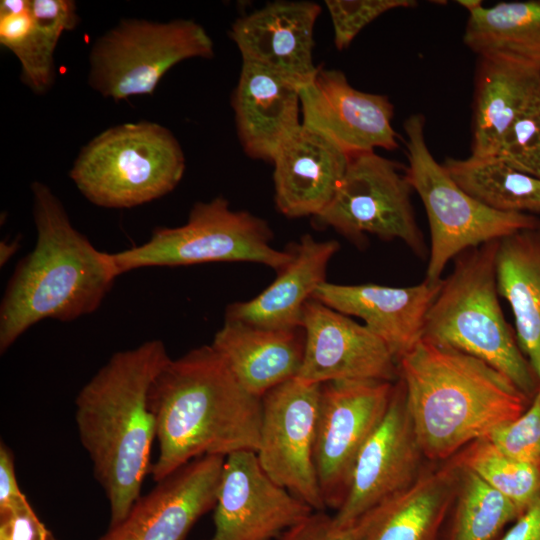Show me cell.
I'll return each instance as SVG.
<instances>
[{"mask_svg":"<svg viewBox=\"0 0 540 540\" xmlns=\"http://www.w3.org/2000/svg\"><path fill=\"white\" fill-rule=\"evenodd\" d=\"M148 400L159 446L150 470L156 482L202 456L258 450L261 398L241 386L211 345L170 358Z\"/></svg>","mask_w":540,"mask_h":540,"instance_id":"6da1fadb","label":"cell"},{"mask_svg":"<svg viewBox=\"0 0 540 540\" xmlns=\"http://www.w3.org/2000/svg\"><path fill=\"white\" fill-rule=\"evenodd\" d=\"M169 360L157 339L116 352L76 397L78 434L108 499L110 526L126 517L150 471L156 423L149 391Z\"/></svg>","mask_w":540,"mask_h":540,"instance_id":"7a4b0ae2","label":"cell"},{"mask_svg":"<svg viewBox=\"0 0 540 540\" xmlns=\"http://www.w3.org/2000/svg\"><path fill=\"white\" fill-rule=\"evenodd\" d=\"M36 243L16 265L0 305V351L36 323L69 322L96 311L119 275L111 253L99 251L71 223L53 191L31 184Z\"/></svg>","mask_w":540,"mask_h":540,"instance_id":"3957f363","label":"cell"},{"mask_svg":"<svg viewBox=\"0 0 540 540\" xmlns=\"http://www.w3.org/2000/svg\"><path fill=\"white\" fill-rule=\"evenodd\" d=\"M425 458L443 462L519 417L531 402L500 371L472 355L421 339L398 361Z\"/></svg>","mask_w":540,"mask_h":540,"instance_id":"277c9868","label":"cell"},{"mask_svg":"<svg viewBox=\"0 0 540 540\" xmlns=\"http://www.w3.org/2000/svg\"><path fill=\"white\" fill-rule=\"evenodd\" d=\"M500 240L468 249L425 317L422 339L472 355L505 375L530 401L539 382L499 302L496 260Z\"/></svg>","mask_w":540,"mask_h":540,"instance_id":"5b68a950","label":"cell"},{"mask_svg":"<svg viewBox=\"0 0 540 540\" xmlns=\"http://www.w3.org/2000/svg\"><path fill=\"white\" fill-rule=\"evenodd\" d=\"M185 156L174 134L150 121L112 126L78 153L69 177L92 204L126 209L159 199L180 183Z\"/></svg>","mask_w":540,"mask_h":540,"instance_id":"8992f818","label":"cell"},{"mask_svg":"<svg viewBox=\"0 0 540 540\" xmlns=\"http://www.w3.org/2000/svg\"><path fill=\"white\" fill-rule=\"evenodd\" d=\"M403 129L408 158L406 177L419 195L429 223L427 280H442L449 261L464 251L539 223L540 219L531 214L492 209L458 185L430 152L423 115H410Z\"/></svg>","mask_w":540,"mask_h":540,"instance_id":"52a82bcc","label":"cell"},{"mask_svg":"<svg viewBox=\"0 0 540 540\" xmlns=\"http://www.w3.org/2000/svg\"><path fill=\"white\" fill-rule=\"evenodd\" d=\"M268 223L247 212L230 208L223 196L197 202L185 224L157 227L141 245L111 253L119 275L159 266H185L209 262H255L279 271L292 257L290 249L271 245Z\"/></svg>","mask_w":540,"mask_h":540,"instance_id":"ba28073f","label":"cell"},{"mask_svg":"<svg viewBox=\"0 0 540 540\" xmlns=\"http://www.w3.org/2000/svg\"><path fill=\"white\" fill-rule=\"evenodd\" d=\"M213 56L212 39L194 20L158 22L126 18L93 43L88 84L114 101L152 94L161 78L177 63Z\"/></svg>","mask_w":540,"mask_h":540,"instance_id":"9c48e42d","label":"cell"},{"mask_svg":"<svg viewBox=\"0 0 540 540\" xmlns=\"http://www.w3.org/2000/svg\"><path fill=\"white\" fill-rule=\"evenodd\" d=\"M412 187L399 165L379 154L350 157L345 176L329 205L314 221L359 242L366 234L398 239L416 255L427 248L411 203Z\"/></svg>","mask_w":540,"mask_h":540,"instance_id":"30bf717a","label":"cell"},{"mask_svg":"<svg viewBox=\"0 0 540 540\" xmlns=\"http://www.w3.org/2000/svg\"><path fill=\"white\" fill-rule=\"evenodd\" d=\"M395 382L374 379L322 383L315 466L326 509L343 503L358 455L382 421Z\"/></svg>","mask_w":540,"mask_h":540,"instance_id":"8fae6325","label":"cell"},{"mask_svg":"<svg viewBox=\"0 0 540 540\" xmlns=\"http://www.w3.org/2000/svg\"><path fill=\"white\" fill-rule=\"evenodd\" d=\"M320 386L295 377L261 398L256 451L264 472L314 511L326 509L314 456Z\"/></svg>","mask_w":540,"mask_h":540,"instance_id":"7c38bea8","label":"cell"},{"mask_svg":"<svg viewBox=\"0 0 540 540\" xmlns=\"http://www.w3.org/2000/svg\"><path fill=\"white\" fill-rule=\"evenodd\" d=\"M426 461L399 378L385 416L358 455L347 495L333 515L335 522L355 525L371 509L415 483Z\"/></svg>","mask_w":540,"mask_h":540,"instance_id":"4fadbf2b","label":"cell"},{"mask_svg":"<svg viewBox=\"0 0 540 540\" xmlns=\"http://www.w3.org/2000/svg\"><path fill=\"white\" fill-rule=\"evenodd\" d=\"M314 510L275 483L253 451L228 455L206 540H277Z\"/></svg>","mask_w":540,"mask_h":540,"instance_id":"5bb4252c","label":"cell"},{"mask_svg":"<svg viewBox=\"0 0 540 540\" xmlns=\"http://www.w3.org/2000/svg\"><path fill=\"white\" fill-rule=\"evenodd\" d=\"M301 124L322 135L349 157L398 148L387 96L355 89L343 72L317 67L299 87Z\"/></svg>","mask_w":540,"mask_h":540,"instance_id":"9a60e30c","label":"cell"},{"mask_svg":"<svg viewBox=\"0 0 540 540\" xmlns=\"http://www.w3.org/2000/svg\"><path fill=\"white\" fill-rule=\"evenodd\" d=\"M301 328L305 345L300 380L322 384L399 379L398 363L384 342L350 316L311 298L304 305Z\"/></svg>","mask_w":540,"mask_h":540,"instance_id":"2e32d148","label":"cell"},{"mask_svg":"<svg viewBox=\"0 0 540 540\" xmlns=\"http://www.w3.org/2000/svg\"><path fill=\"white\" fill-rule=\"evenodd\" d=\"M225 458H196L156 482L100 540H183L214 509Z\"/></svg>","mask_w":540,"mask_h":540,"instance_id":"e0dca14e","label":"cell"},{"mask_svg":"<svg viewBox=\"0 0 540 540\" xmlns=\"http://www.w3.org/2000/svg\"><path fill=\"white\" fill-rule=\"evenodd\" d=\"M321 13L311 1H274L235 20L229 37L243 61L257 63L293 80L308 82L313 64V31Z\"/></svg>","mask_w":540,"mask_h":540,"instance_id":"ac0fdd59","label":"cell"},{"mask_svg":"<svg viewBox=\"0 0 540 540\" xmlns=\"http://www.w3.org/2000/svg\"><path fill=\"white\" fill-rule=\"evenodd\" d=\"M442 280L425 279L409 287L324 282L312 298L342 314L362 319L398 363L422 339L425 317Z\"/></svg>","mask_w":540,"mask_h":540,"instance_id":"d6986e66","label":"cell"},{"mask_svg":"<svg viewBox=\"0 0 540 540\" xmlns=\"http://www.w3.org/2000/svg\"><path fill=\"white\" fill-rule=\"evenodd\" d=\"M349 160L339 147L301 124L272 162L278 210L290 218L318 216L333 199Z\"/></svg>","mask_w":540,"mask_h":540,"instance_id":"ffe728a7","label":"cell"},{"mask_svg":"<svg viewBox=\"0 0 540 540\" xmlns=\"http://www.w3.org/2000/svg\"><path fill=\"white\" fill-rule=\"evenodd\" d=\"M459 470L451 458L427 464L415 483L358 520L356 540H441Z\"/></svg>","mask_w":540,"mask_h":540,"instance_id":"44dd1931","label":"cell"},{"mask_svg":"<svg viewBox=\"0 0 540 540\" xmlns=\"http://www.w3.org/2000/svg\"><path fill=\"white\" fill-rule=\"evenodd\" d=\"M299 87L274 70L243 61L232 106L249 157L273 162L282 142L301 125Z\"/></svg>","mask_w":540,"mask_h":540,"instance_id":"7402d4cb","label":"cell"},{"mask_svg":"<svg viewBox=\"0 0 540 540\" xmlns=\"http://www.w3.org/2000/svg\"><path fill=\"white\" fill-rule=\"evenodd\" d=\"M339 248L336 240L302 236L289 247L291 260L277 271L276 279L253 299L230 304L225 320L272 330L301 328L304 305L326 282L329 261Z\"/></svg>","mask_w":540,"mask_h":540,"instance_id":"603a6c76","label":"cell"},{"mask_svg":"<svg viewBox=\"0 0 540 540\" xmlns=\"http://www.w3.org/2000/svg\"><path fill=\"white\" fill-rule=\"evenodd\" d=\"M241 386L262 398L297 377L304 353L302 328L272 330L225 320L210 344Z\"/></svg>","mask_w":540,"mask_h":540,"instance_id":"cb8c5ba5","label":"cell"},{"mask_svg":"<svg viewBox=\"0 0 540 540\" xmlns=\"http://www.w3.org/2000/svg\"><path fill=\"white\" fill-rule=\"evenodd\" d=\"M539 82L540 64L506 56L478 58L471 156H496L506 130Z\"/></svg>","mask_w":540,"mask_h":540,"instance_id":"d4e9b609","label":"cell"},{"mask_svg":"<svg viewBox=\"0 0 540 540\" xmlns=\"http://www.w3.org/2000/svg\"><path fill=\"white\" fill-rule=\"evenodd\" d=\"M499 296L509 303L518 345L540 385V221L499 241Z\"/></svg>","mask_w":540,"mask_h":540,"instance_id":"484cf974","label":"cell"},{"mask_svg":"<svg viewBox=\"0 0 540 540\" xmlns=\"http://www.w3.org/2000/svg\"><path fill=\"white\" fill-rule=\"evenodd\" d=\"M464 44L482 56H506L540 64V0L483 4L469 11Z\"/></svg>","mask_w":540,"mask_h":540,"instance_id":"4316f807","label":"cell"},{"mask_svg":"<svg viewBox=\"0 0 540 540\" xmlns=\"http://www.w3.org/2000/svg\"><path fill=\"white\" fill-rule=\"evenodd\" d=\"M455 182L486 206L513 213L540 212V178L520 172L497 157L447 158L442 163Z\"/></svg>","mask_w":540,"mask_h":540,"instance_id":"83f0119b","label":"cell"},{"mask_svg":"<svg viewBox=\"0 0 540 540\" xmlns=\"http://www.w3.org/2000/svg\"><path fill=\"white\" fill-rule=\"evenodd\" d=\"M459 469L441 540H499L505 527L520 516L519 510L475 473Z\"/></svg>","mask_w":540,"mask_h":540,"instance_id":"f1b7e54d","label":"cell"},{"mask_svg":"<svg viewBox=\"0 0 540 540\" xmlns=\"http://www.w3.org/2000/svg\"><path fill=\"white\" fill-rule=\"evenodd\" d=\"M34 20L26 41L13 53L20 63V80L33 93L42 95L56 78L54 53L61 35L80 22L72 0H31Z\"/></svg>","mask_w":540,"mask_h":540,"instance_id":"f546056e","label":"cell"},{"mask_svg":"<svg viewBox=\"0 0 540 540\" xmlns=\"http://www.w3.org/2000/svg\"><path fill=\"white\" fill-rule=\"evenodd\" d=\"M451 459L509 499L520 515L540 494V466L506 455L487 437L469 443Z\"/></svg>","mask_w":540,"mask_h":540,"instance_id":"4dcf8cb0","label":"cell"},{"mask_svg":"<svg viewBox=\"0 0 540 540\" xmlns=\"http://www.w3.org/2000/svg\"><path fill=\"white\" fill-rule=\"evenodd\" d=\"M494 157L540 178V82L506 130Z\"/></svg>","mask_w":540,"mask_h":540,"instance_id":"1f68e13d","label":"cell"},{"mask_svg":"<svg viewBox=\"0 0 540 540\" xmlns=\"http://www.w3.org/2000/svg\"><path fill=\"white\" fill-rule=\"evenodd\" d=\"M500 451L540 466V385L526 410L486 436Z\"/></svg>","mask_w":540,"mask_h":540,"instance_id":"d6a6232c","label":"cell"},{"mask_svg":"<svg viewBox=\"0 0 540 540\" xmlns=\"http://www.w3.org/2000/svg\"><path fill=\"white\" fill-rule=\"evenodd\" d=\"M331 17L334 44L338 50L347 48L359 32L382 14L397 8L416 5L412 0H326Z\"/></svg>","mask_w":540,"mask_h":540,"instance_id":"836d02e7","label":"cell"},{"mask_svg":"<svg viewBox=\"0 0 540 540\" xmlns=\"http://www.w3.org/2000/svg\"><path fill=\"white\" fill-rule=\"evenodd\" d=\"M33 25L31 0L0 2V44L11 53L26 41Z\"/></svg>","mask_w":540,"mask_h":540,"instance_id":"e575fe53","label":"cell"},{"mask_svg":"<svg viewBox=\"0 0 540 540\" xmlns=\"http://www.w3.org/2000/svg\"><path fill=\"white\" fill-rule=\"evenodd\" d=\"M52 535L40 521L28 500L0 510V540H51Z\"/></svg>","mask_w":540,"mask_h":540,"instance_id":"d590c367","label":"cell"},{"mask_svg":"<svg viewBox=\"0 0 540 540\" xmlns=\"http://www.w3.org/2000/svg\"><path fill=\"white\" fill-rule=\"evenodd\" d=\"M357 525L339 526L325 511H314L277 540H356Z\"/></svg>","mask_w":540,"mask_h":540,"instance_id":"8d00e7d4","label":"cell"},{"mask_svg":"<svg viewBox=\"0 0 540 540\" xmlns=\"http://www.w3.org/2000/svg\"><path fill=\"white\" fill-rule=\"evenodd\" d=\"M27 498L21 492L16 480L11 452L1 443L0 447V510L12 508Z\"/></svg>","mask_w":540,"mask_h":540,"instance_id":"74e56055","label":"cell"},{"mask_svg":"<svg viewBox=\"0 0 540 540\" xmlns=\"http://www.w3.org/2000/svg\"><path fill=\"white\" fill-rule=\"evenodd\" d=\"M499 540H540V494Z\"/></svg>","mask_w":540,"mask_h":540,"instance_id":"f35d334b","label":"cell"},{"mask_svg":"<svg viewBox=\"0 0 540 540\" xmlns=\"http://www.w3.org/2000/svg\"><path fill=\"white\" fill-rule=\"evenodd\" d=\"M20 246V238L16 237L11 241H2L0 244V264L5 265L17 252Z\"/></svg>","mask_w":540,"mask_h":540,"instance_id":"ab89813d","label":"cell"},{"mask_svg":"<svg viewBox=\"0 0 540 540\" xmlns=\"http://www.w3.org/2000/svg\"><path fill=\"white\" fill-rule=\"evenodd\" d=\"M461 6H463L468 12L482 4V1L479 0H460L457 1Z\"/></svg>","mask_w":540,"mask_h":540,"instance_id":"60d3db41","label":"cell"},{"mask_svg":"<svg viewBox=\"0 0 540 540\" xmlns=\"http://www.w3.org/2000/svg\"><path fill=\"white\" fill-rule=\"evenodd\" d=\"M51 540H54V538L52 537V539H51Z\"/></svg>","mask_w":540,"mask_h":540,"instance_id":"b9f144b4","label":"cell"}]
</instances>
